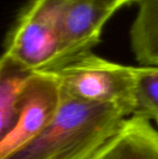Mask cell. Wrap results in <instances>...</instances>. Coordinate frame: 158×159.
Here are the masks:
<instances>
[{
  "label": "cell",
  "mask_w": 158,
  "mask_h": 159,
  "mask_svg": "<svg viewBox=\"0 0 158 159\" xmlns=\"http://www.w3.org/2000/svg\"><path fill=\"white\" fill-rule=\"evenodd\" d=\"M32 74L6 53L0 57V142L20 121L24 87Z\"/></svg>",
  "instance_id": "52a82bcc"
},
{
  "label": "cell",
  "mask_w": 158,
  "mask_h": 159,
  "mask_svg": "<svg viewBox=\"0 0 158 159\" xmlns=\"http://www.w3.org/2000/svg\"><path fill=\"white\" fill-rule=\"evenodd\" d=\"M61 103L56 78L49 71L33 73L23 91V111L14 129L0 142V159H7L42 131Z\"/></svg>",
  "instance_id": "277c9868"
},
{
  "label": "cell",
  "mask_w": 158,
  "mask_h": 159,
  "mask_svg": "<svg viewBox=\"0 0 158 159\" xmlns=\"http://www.w3.org/2000/svg\"><path fill=\"white\" fill-rule=\"evenodd\" d=\"M90 159H158V131L147 120L128 117Z\"/></svg>",
  "instance_id": "8992f818"
},
{
  "label": "cell",
  "mask_w": 158,
  "mask_h": 159,
  "mask_svg": "<svg viewBox=\"0 0 158 159\" xmlns=\"http://www.w3.org/2000/svg\"><path fill=\"white\" fill-rule=\"evenodd\" d=\"M115 12L91 0H57L56 22L64 63L91 52L99 43L105 23Z\"/></svg>",
  "instance_id": "5b68a950"
},
{
  "label": "cell",
  "mask_w": 158,
  "mask_h": 159,
  "mask_svg": "<svg viewBox=\"0 0 158 159\" xmlns=\"http://www.w3.org/2000/svg\"><path fill=\"white\" fill-rule=\"evenodd\" d=\"M6 54L33 73L64 63L56 22V0H30L6 42Z\"/></svg>",
  "instance_id": "3957f363"
},
{
  "label": "cell",
  "mask_w": 158,
  "mask_h": 159,
  "mask_svg": "<svg viewBox=\"0 0 158 159\" xmlns=\"http://www.w3.org/2000/svg\"><path fill=\"white\" fill-rule=\"evenodd\" d=\"M129 117L113 104L61 96L55 115L38 135L7 159H90Z\"/></svg>",
  "instance_id": "6da1fadb"
},
{
  "label": "cell",
  "mask_w": 158,
  "mask_h": 159,
  "mask_svg": "<svg viewBox=\"0 0 158 159\" xmlns=\"http://www.w3.org/2000/svg\"><path fill=\"white\" fill-rule=\"evenodd\" d=\"M56 78L61 96L95 104H113L129 116L133 111V67L94 55L81 54L50 70Z\"/></svg>",
  "instance_id": "7a4b0ae2"
},
{
  "label": "cell",
  "mask_w": 158,
  "mask_h": 159,
  "mask_svg": "<svg viewBox=\"0 0 158 159\" xmlns=\"http://www.w3.org/2000/svg\"><path fill=\"white\" fill-rule=\"evenodd\" d=\"M156 124H157V126H158V119L156 120Z\"/></svg>",
  "instance_id": "30bf717a"
},
{
  "label": "cell",
  "mask_w": 158,
  "mask_h": 159,
  "mask_svg": "<svg viewBox=\"0 0 158 159\" xmlns=\"http://www.w3.org/2000/svg\"><path fill=\"white\" fill-rule=\"evenodd\" d=\"M133 111L130 117L158 119V67H133Z\"/></svg>",
  "instance_id": "9c48e42d"
},
{
  "label": "cell",
  "mask_w": 158,
  "mask_h": 159,
  "mask_svg": "<svg viewBox=\"0 0 158 159\" xmlns=\"http://www.w3.org/2000/svg\"><path fill=\"white\" fill-rule=\"evenodd\" d=\"M138 13L130 30L131 48L143 66L158 67V0H135Z\"/></svg>",
  "instance_id": "ba28073f"
}]
</instances>
